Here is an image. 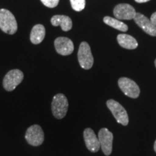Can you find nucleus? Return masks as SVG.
Masks as SVG:
<instances>
[{
    "label": "nucleus",
    "instance_id": "2eb2a0df",
    "mask_svg": "<svg viewBox=\"0 0 156 156\" xmlns=\"http://www.w3.org/2000/svg\"><path fill=\"white\" fill-rule=\"evenodd\" d=\"M117 41L122 48L126 49H135L138 46L136 39L128 34H119L117 36Z\"/></svg>",
    "mask_w": 156,
    "mask_h": 156
},
{
    "label": "nucleus",
    "instance_id": "4468645a",
    "mask_svg": "<svg viewBox=\"0 0 156 156\" xmlns=\"http://www.w3.org/2000/svg\"><path fill=\"white\" fill-rule=\"evenodd\" d=\"M46 36V29L43 25H36L30 32V41L34 44H39L43 41Z\"/></svg>",
    "mask_w": 156,
    "mask_h": 156
},
{
    "label": "nucleus",
    "instance_id": "7ed1b4c3",
    "mask_svg": "<svg viewBox=\"0 0 156 156\" xmlns=\"http://www.w3.org/2000/svg\"><path fill=\"white\" fill-rule=\"evenodd\" d=\"M107 107L119 124L123 126H127L129 124V116L125 108L117 101L110 99L106 102Z\"/></svg>",
    "mask_w": 156,
    "mask_h": 156
},
{
    "label": "nucleus",
    "instance_id": "f8f14e48",
    "mask_svg": "<svg viewBox=\"0 0 156 156\" xmlns=\"http://www.w3.org/2000/svg\"><path fill=\"white\" fill-rule=\"evenodd\" d=\"M84 140H85V145L88 151L92 153H96L99 151L101 147L100 142L98 138L95 135V132L92 129L86 128L83 132Z\"/></svg>",
    "mask_w": 156,
    "mask_h": 156
},
{
    "label": "nucleus",
    "instance_id": "0eeeda50",
    "mask_svg": "<svg viewBox=\"0 0 156 156\" xmlns=\"http://www.w3.org/2000/svg\"><path fill=\"white\" fill-rule=\"evenodd\" d=\"M118 85L121 90L126 96L131 98H136L140 94V89L135 82L127 77H121L118 80Z\"/></svg>",
    "mask_w": 156,
    "mask_h": 156
},
{
    "label": "nucleus",
    "instance_id": "ddd939ff",
    "mask_svg": "<svg viewBox=\"0 0 156 156\" xmlns=\"http://www.w3.org/2000/svg\"><path fill=\"white\" fill-rule=\"evenodd\" d=\"M51 23L54 26L60 25L64 31H69L73 27L71 18L66 15H54L51 19Z\"/></svg>",
    "mask_w": 156,
    "mask_h": 156
},
{
    "label": "nucleus",
    "instance_id": "1a4fd4ad",
    "mask_svg": "<svg viewBox=\"0 0 156 156\" xmlns=\"http://www.w3.org/2000/svg\"><path fill=\"white\" fill-rule=\"evenodd\" d=\"M135 9L128 4H119L114 9V15L118 20H132L136 15Z\"/></svg>",
    "mask_w": 156,
    "mask_h": 156
},
{
    "label": "nucleus",
    "instance_id": "423d86ee",
    "mask_svg": "<svg viewBox=\"0 0 156 156\" xmlns=\"http://www.w3.org/2000/svg\"><path fill=\"white\" fill-rule=\"evenodd\" d=\"M25 138L29 145L40 146L44 141V133L42 128L38 124L30 126L25 134Z\"/></svg>",
    "mask_w": 156,
    "mask_h": 156
},
{
    "label": "nucleus",
    "instance_id": "f257e3e1",
    "mask_svg": "<svg viewBox=\"0 0 156 156\" xmlns=\"http://www.w3.org/2000/svg\"><path fill=\"white\" fill-rule=\"evenodd\" d=\"M0 28L5 34L13 35L17 30L16 19L10 11L0 9Z\"/></svg>",
    "mask_w": 156,
    "mask_h": 156
},
{
    "label": "nucleus",
    "instance_id": "9b49d317",
    "mask_svg": "<svg viewBox=\"0 0 156 156\" xmlns=\"http://www.w3.org/2000/svg\"><path fill=\"white\" fill-rule=\"evenodd\" d=\"M134 20L146 34L151 36H156V26L145 15L141 13H136Z\"/></svg>",
    "mask_w": 156,
    "mask_h": 156
},
{
    "label": "nucleus",
    "instance_id": "6ab92c4d",
    "mask_svg": "<svg viewBox=\"0 0 156 156\" xmlns=\"http://www.w3.org/2000/svg\"><path fill=\"white\" fill-rule=\"evenodd\" d=\"M151 21L156 26V12H154L151 17Z\"/></svg>",
    "mask_w": 156,
    "mask_h": 156
},
{
    "label": "nucleus",
    "instance_id": "4be33fe9",
    "mask_svg": "<svg viewBox=\"0 0 156 156\" xmlns=\"http://www.w3.org/2000/svg\"><path fill=\"white\" fill-rule=\"evenodd\" d=\"M155 67H156V59L155 60Z\"/></svg>",
    "mask_w": 156,
    "mask_h": 156
},
{
    "label": "nucleus",
    "instance_id": "20e7f679",
    "mask_svg": "<svg viewBox=\"0 0 156 156\" xmlns=\"http://www.w3.org/2000/svg\"><path fill=\"white\" fill-rule=\"evenodd\" d=\"M77 58L80 65L84 69H90L93 67L94 59L90 47L87 42L83 41L80 45Z\"/></svg>",
    "mask_w": 156,
    "mask_h": 156
},
{
    "label": "nucleus",
    "instance_id": "9d476101",
    "mask_svg": "<svg viewBox=\"0 0 156 156\" xmlns=\"http://www.w3.org/2000/svg\"><path fill=\"white\" fill-rule=\"evenodd\" d=\"M54 46L58 54L62 56L71 54L74 51L73 42L66 37H58L54 41Z\"/></svg>",
    "mask_w": 156,
    "mask_h": 156
},
{
    "label": "nucleus",
    "instance_id": "aec40b11",
    "mask_svg": "<svg viewBox=\"0 0 156 156\" xmlns=\"http://www.w3.org/2000/svg\"><path fill=\"white\" fill-rule=\"evenodd\" d=\"M134 1L137 3H145L147 2H149L150 0H134Z\"/></svg>",
    "mask_w": 156,
    "mask_h": 156
},
{
    "label": "nucleus",
    "instance_id": "f03ea898",
    "mask_svg": "<svg viewBox=\"0 0 156 156\" xmlns=\"http://www.w3.org/2000/svg\"><path fill=\"white\" fill-rule=\"evenodd\" d=\"M69 103L67 97L62 93H58L53 98L51 103L52 114L58 119H63L67 114Z\"/></svg>",
    "mask_w": 156,
    "mask_h": 156
},
{
    "label": "nucleus",
    "instance_id": "dca6fc26",
    "mask_svg": "<svg viewBox=\"0 0 156 156\" xmlns=\"http://www.w3.org/2000/svg\"><path fill=\"white\" fill-rule=\"evenodd\" d=\"M103 22L106 23V25H109V26L112 27V28L116 29V30L122 31V32H126V31L128 30L127 25L116 18H113L112 17L106 16L104 17V18H103Z\"/></svg>",
    "mask_w": 156,
    "mask_h": 156
},
{
    "label": "nucleus",
    "instance_id": "39448f33",
    "mask_svg": "<svg viewBox=\"0 0 156 156\" xmlns=\"http://www.w3.org/2000/svg\"><path fill=\"white\" fill-rule=\"evenodd\" d=\"M24 75L20 69H12L7 73L3 80V87L7 91L11 92L22 83Z\"/></svg>",
    "mask_w": 156,
    "mask_h": 156
},
{
    "label": "nucleus",
    "instance_id": "412c9836",
    "mask_svg": "<svg viewBox=\"0 0 156 156\" xmlns=\"http://www.w3.org/2000/svg\"><path fill=\"white\" fill-rule=\"evenodd\" d=\"M154 151L156 153V140L155 141V143H154Z\"/></svg>",
    "mask_w": 156,
    "mask_h": 156
},
{
    "label": "nucleus",
    "instance_id": "f3484780",
    "mask_svg": "<svg viewBox=\"0 0 156 156\" xmlns=\"http://www.w3.org/2000/svg\"><path fill=\"white\" fill-rule=\"evenodd\" d=\"M70 3L75 11L80 12L85 7V0H70Z\"/></svg>",
    "mask_w": 156,
    "mask_h": 156
},
{
    "label": "nucleus",
    "instance_id": "a211bd4d",
    "mask_svg": "<svg viewBox=\"0 0 156 156\" xmlns=\"http://www.w3.org/2000/svg\"><path fill=\"white\" fill-rule=\"evenodd\" d=\"M41 2L49 8H54L58 5L59 0H41Z\"/></svg>",
    "mask_w": 156,
    "mask_h": 156
},
{
    "label": "nucleus",
    "instance_id": "6e6552de",
    "mask_svg": "<svg viewBox=\"0 0 156 156\" xmlns=\"http://www.w3.org/2000/svg\"><path fill=\"white\" fill-rule=\"evenodd\" d=\"M98 140L103 153L106 156L112 153L114 135L108 129L102 128L98 132Z\"/></svg>",
    "mask_w": 156,
    "mask_h": 156
}]
</instances>
